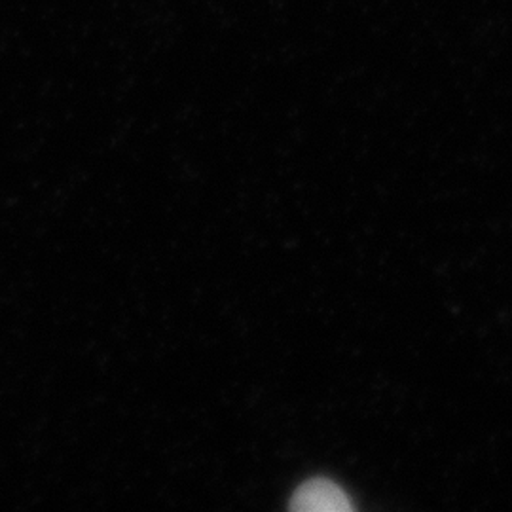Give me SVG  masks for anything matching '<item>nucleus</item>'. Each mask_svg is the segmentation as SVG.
<instances>
[{
  "label": "nucleus",
  "mask_w": 512,
  "mask_h": 512,
  "mask_svg": "<svg viewBox=\"0 0 512 512\" xmlns=\"http://www.w3.org/2000/svg\"><path fill=\"white\" fill-rule=\"evenodd\" d=\"M291 509L298 512H349L353 503L342 486L327 478L304 482L291 499Z\"/></svg>",
  "instance_id": "f257e3e1"
}]
</instances>
